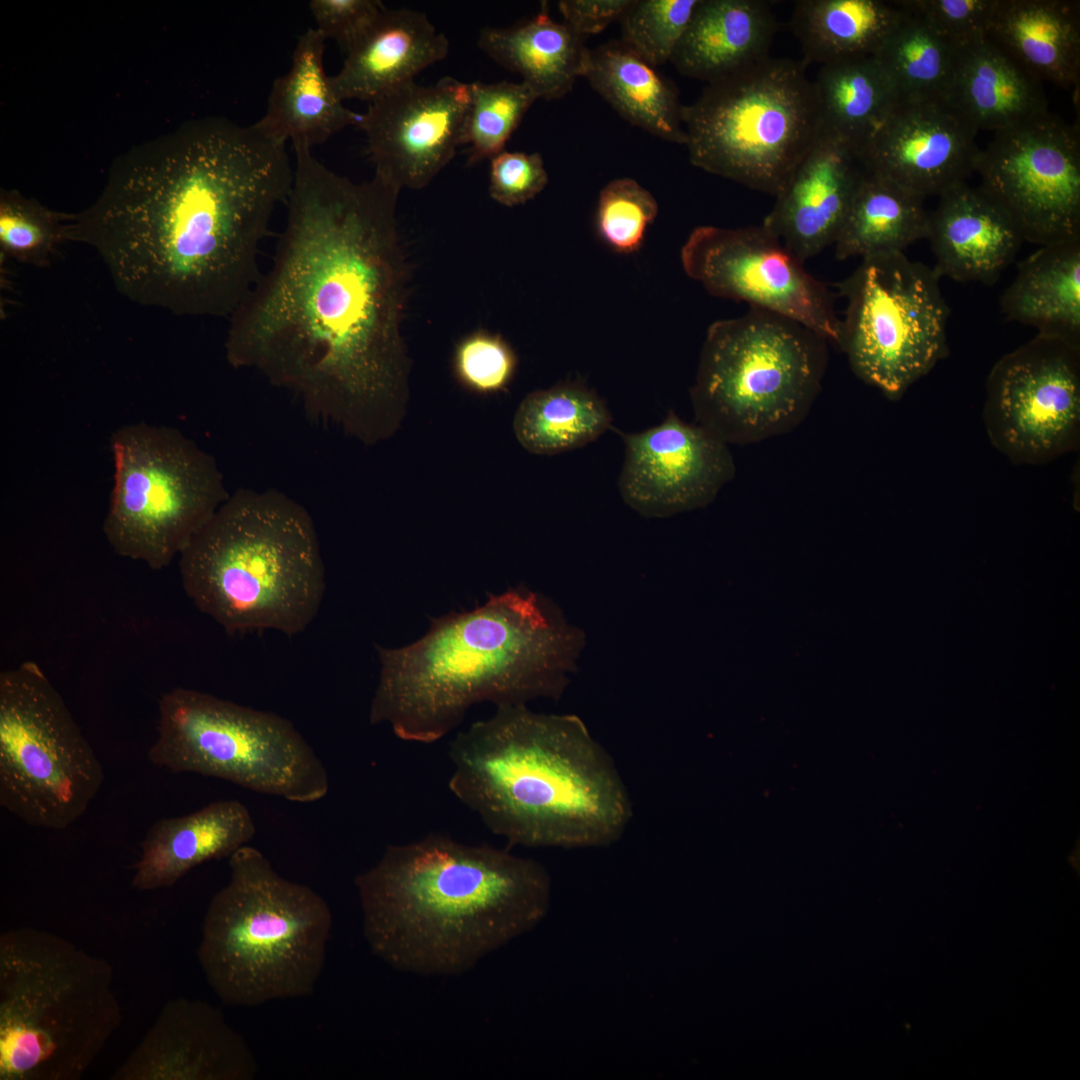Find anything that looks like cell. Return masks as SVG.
<instances>
[{
	"mask_svg": "<svg viewBox=\"0 0 1080 1080\" xmlns=\"http://www.w3.org/2000/svg\"><path fill=\"white\" fill-rule=\"evenodd\" d=\"M294 151L284 230L270 269L228 318L225 357L374 445L399 430L410 396L401 189L375 173L354 182L310 148Z\"/></svg>",
	"mask_w": 1080,
	"mask_h": 1080,
	"instance_id": "6da1fadb",
	"label": "cell"
},
{
	"mask_svg": "<svg viewBox=\"0 0 1080 1080\" xmlns=\"http://www.w3.org/2000/svg\"><path fill=\"white\" fill-rule=\"evenodd\" d=\"M293 174L285 143L255 123L193 119L118 156L97 199L69 213L68 240L94 249L133 302L229 318L262 274Z\"/></svg>",
	"mask_w": 1080,
	"mask_h": 1080,
	"instance_id": "7a4b0ae2",
	"label": "cell"
},
{
	"mask_svg": "<svg viewBox=\"0 0 1080 1080\" xmlns=\"http://www.w3.org/2000/svg\"><path fill=\"white\" fill-rule=\"evenodd\" d=\"M584 646V632L541 593L518 586L490 594L470 611L430 617L428 631L408 645L376 646L380 672L369 721L429 744L477 703L559 700Z\"/></svg>",
	"mask_w": 1080,
	"mask_h": 1080,
	"instance_id": "3957f363",
	"label": "cell"
},
{
	"mask_svg": "<svg viewBox=\"0 0 1080 1080\" xmlns=\"http://www.w3.org/2000/svg\"><path fill=\"white\" fill-rule=\"evenodd\" d=\"M365 940L392 968L456 976L533 929L551 878L538 861L430 833L388 845L354 880Z\"/></svg>",
	"mask_w": 1080,
	"mask_h": 1080,
	"instance_id": "277c9868",
	"label": "cell"
},
{
	"mask_svg": "<svg viewBox=\"0 0 1080 1080\" xmlns=\"http://www.w3.org/2000/svg\"><path fill=\"white\" fill-rule=\"evenodd\" d=\"M449 757L450 791L507 849L607 847L632 820L613 757L577 715L499 705L457 734Z\"/></svg>",
	"mask_w": 1080,
	"mask_h": 1080,
	"instance_id": "5b68a950",
	"label": "cell"
},
{
	"mask_svg": "<svg viewBox=\"0 0 1080 1080\" xmlns=\"http://www.w3.org/2000/svg\"><path fill=\"white\" fill-rule=\"evenodd\" d=\"M178 566L186 595L229 634L297 635L316 618L326 588L314 521L276 488L231 493Z\"/></svg>",
	"mask_w": 1080,
	"mask_h": 1080,
	"instance_id": "8992f818",
	"label": "cell"
},
{
	"mask_svg": "<svg viewBox=\"0 0 1080 1080\" xmlns=\"http://www.w3.org/2000/svg\"><path fill=\"white\" fill-rule=\"evenodd\" d=\"M228 865V882L210 900L197 951L209 986L233 1007L311 995L333 925L326 900L282 877L250 844Z\"/></svg>",
	"mask_w": 1080,
	"mask_h": 1080,
	"instance_id": "52a82bcc",
	"label": "cell"
},
{
	"mask_svg": "<svg viewBox=\"0 0 1080 1080\" xmlns=\"http://www.w3.org/2000/svg\"><path fill=\"white\" fill-rule=\"evenodd\" d=\"M121 1021L108 961L37 928L0 935V1080H79Z\"/></svg>",
	"mask_w": 1080,
	"mask_h": 1080,
	"instance_id": "ba28073f",
	"label": "cell"
},
{
	"mask_svg": "<svg viewBox=\"0 0 1080 1080\" xmlns=\"http://www.w3.org/2000/svg\"><path fill=\"white\" fill-rule=\"evenodd\" d=\"M827 344L806 326L754 307L714 322L690 389L696 423L737 445L794 430L821 390Z\"/></svg>",
	"mask_w": 1080,
	"mask_h": 1080,
	"instance_id": "9c48e42d",
	"label": "cell"
},
{
	"mask_svg": "<svg viewBox=\"0 0 1080 1080\" xmlns=\"http://www.w3.org/2000/svg\"><path fill=\"white\" fill-rule=\"evenodd\" d=\"M805 68L769 56L707 84L682 108L690 162L776 197L824 133Z\"/></svg>",
	"mask_w": 1080,
	"mask_h": 1080,
	"instance_id": "30bf717a",
	"label": "cell"
},
{
	"mask_svg": "<svg viewBox=\"0 0 1080 1080\" xmlns=\"http://www.w3.org/2000/svg\"><path fill=\"white\" fill-rule=\"evenodd\" d=\"M150 762L174 774L214 777L251 791L311 803L329 791L327 770L287 718L195 689L158 702Z\"/></svg>",
	"mask_w": 1080,
	"mask_h": 1080,
	"instance_id": "8fae6325",
	"label": "cell"
},
{
	"mask_svg": "<svg viewBox=\"0 0 1080 1080\" xmlns=\"http://www.w3.org/2000/svg\"><path fill=\"white\" fill-rule=\"evenodd\" d=\"M110 439L104 535L117 555L164 569L231 493L214 456L177 428L132 423Z\"/></svg>",
	"mask_w": 1080,
	"mask_h": 1080,
	"instance_id": "7c38bea8",
	"label": "cell"
},
{
	"mask_svg": "<svg viewBox=\"0 0 1080 1080\" xmlns=\"http://www.w3.org/2000/svg\"><path fill=\"white\" fill-rule=\"evenodd\" d=\"M102 764L43 669L0 673V805L28 826L61 831L88 809Z\"/></svg>",
	"mask_w": 1080,
	"mask_h": 1080,
	"instance_id": "4fadbf2b",
	"label": "cell"
},
{
	"mask_svg": "<svg viewBox=\"0 0 1080 1080\" xmlns=\"http://www.w3.org/2000/svg\"><path fill=\"white\" fill-rule=\"evenodd\" d=\"M940 278L896 252L861 259L839 285L846 311L838 348L854 374L890 400L948 354L949 307Z\"/></svg>",
	"mask_w": 1080,
	"mask_h": 1080,
	"instance_id": "5bb4252c",
	"label": "cell"
},
{
	"mask_svg": "<svg viewBox=\"0 0 1080 1080\" xmlns=\"http://www.w3.org/2000/svg\"><path fill=\"white\" fill-rule=\"evenodd\" d=\"M989 440L1017 464L1075 450L1080 434V344L1037 334L1002 356L986 381Z\"/></svg>",
	"mask_w": 1080,
	"mask_h": 1080,
	"instance_id": "9a60e30c",
	"label": "cell"
},
{
	"mask_svg": "<svg viewBox=\"0 0 1080 1080\" xmlns=\"http://www.w3.org/2000/svg\"><path fill=\"white\" fill-rule=\"evenodd\" d=\"M980 188L1040 246L1080 237L1078 129L1046 112L993 133L980 150Z\"/></svg>",
	"mask_w": 1080,
	"mask_h": 1080,
	"instance_id": "2e32d148",
	"label": "cell"
},
{
	"mask_svg": "<svg viewBox=\"0 0 1080 1080\" xmlns=\"http://www.w3.org/2000/svg\"><path fill=\"white\" fill-rule=\"evenodd\" d=\"M681 262L710 294L792 319L838 347L833 294L762 224L699 226L684 243Z\"/></svg>",
	"mask_w": 1080,
	"mask_h": 1080,
	"instance_id": "e0dca14e",
	"label": "cell"
},
{
	"mask_svg": "<svg viewBox=\"0 0 1080 1080\" xmlns=\"http://www.w3.org/2000/svg\"><path fill=\"white\" fill-rule=\"evenodd\" d=\"M616 431L625 446L619 491L625 503L644 517H669L705 507L735 476L729 444L673 411L647 430Z\"/></svg>",
	"mask_w": 1080,
	"mask_h": 1080,
	"instance_id": "ac0fdd59",
	"label": "cell"
},
{
	"mask_svg": "<svg viewBox=\"0 0 1080 1080\" xmlns=\"http://www.w3.org/2000/svg\"><path fill=\"white\" fill-rule=\"evenodd\" d=\"M469 84L444 77L435 84L405 83L371 101L358 127L365 133L375 174L400 189H421L463 145Z\"/></svg>",
	"mask_w": 1080,
	"mask_h": 1080,
	"instance_id": "d6986e66",
	"label": "cell"
},
{
	"mask_svg": "<svg viewBox=\"0 0 1080 1080\" xmlns=\"http://www.w3.org/2000/svg\"><path fill=\"white\" fill-rule=\"evenodd\" d=\"M977 132L945 99L898 98L859 159L923 198L939 196L976 171Z\"/></svg>",
	"mask_w": 1080,
	"mask_h": 1080,
	"instance_id": "ffe728a7",
	"label": "cell"
},
{
	"mask_svg": "<svg viewBox=\"0 0 1080 1080\" xmlns=\"http://www.w3.org/2000/svg\"><path fill=\"white\" fill-rule=\"evenodd\" d=\"M245 1038L209 1002L177 997L162 1007L111 1080H253Z\"/></svg>",
	"mask_w": 1080,
	"mask_h": 1080,
	"instance_id": "44dd1931",
	"label": "cell"
},
{
	"mask_svg": "<svg viewBox=\"0 0 1080 1080\" xmlns=\"http://www.w3.org/2000/svg\"><path fill=\"white\" fill-rule=\"evenodd\" d=\"M863 171L847 143L823 133L776 196L762 225L805 263L835 243Z\"/></svg>",
	"mask_w": 1080,
	"mask_h": 1080,
	"instance_id": "7402d4cb",
	"label": "cell"
},
{
	"mask_svg": "<svg viewBox=\"0 0 1080 1080\" xmlns=\"http://www.w3.org/2000/svg\"><path fill=\"white\" fill-rule=\"evenodd\" d=\"M938 197L926 235L934 270L955 281L993 284L1024 242L1018 228L980 187L963 182Z\"/></svg>",
	"mask_w": 1080,
	"mask_h": 1080,
	"instance_id": "603a6c76",
	"label": "cell"
},
{
	"mask_svg": "<svg viewBox=\"0 0 1080 1080\" xmlns=\"http://www.w3.org/2000/svg\"><path fill=\"white\" fill-rule=\"evenodd\" d=\"M447 37L428 17L411 9L386 8L346 51L340 71L330 76L341 100L371 101L411 81L443 60Z\"/></svg>",
	"mask_w": 1080,
	"mask_h": 1080,
	"instance_id": "cb8c5ba5",
	"label": "cell"
},
{
	"mask_svg": "<svg viewBox=\"0 0 1080 1080\" xmlns=\"http://www.w3.org/2000/svg\"><path fill=\"white\" fill-rule=\"evenodd\" d=\"M255 834L254 819L238 800H218L190 814L160 819L141 842L132 886L138 891L171 887L202 863L229 858Z\"/></svg>",
	"mask_w": 1080,
	"mask_h": 1080,
	"instance_id": "d4e9b609",
	"label": "cell"
},
{
	"mask_svg": "<svg viewBox=\"0 0 1080 1080\" xmlns=\"http://www.w3.org/2000/svg\"><path fill=\"white\" fill-rule=\"evenodd\" d=\"M776 31L769 2L699 0L670 61L709 84L768 58Z\"/></svg>",
	"mask_w": 1080,
	"mask_h": 1080,
	"instance_id": "484cf974",
	"label": "cell"
},
{
	"mask_svg": "<svg viewBox=\"0 0 1080 1080\" xmlns=\"http://www.w3.org/2000/svg\"><path fill=\"white\" fill-rule=\"evenodd\" d=\"M325 38L316 28L299 36L287 73L276 78L264 115L255 123L266 135L293 147L326 142L361 114L347 108L335 94L324 69Z\"/></svg>",
	"mask_w": 1080,
	"mask_h": 1080,
	"instance_id": "4316f807",
	"label": "cell"
},
{
	"mask_svg": "<svg viewBox=\"0 0 1080 1080\" xmlns=\"http://www.w3.org/2000/svg\"><path fill=\"white\" fill-rule=\"evenodd\" d=\"M986 37L1040 82L1078 86L1079 1L998 0Z\"/></svg>",
	"mask_w": 1080,
	"mask_h": 1080,
	"instance_id": "83f0119b",
	"label": "cell"
},
{
	"mask_svg": "<svg viewBox=\"0 0 1080 1080\" xmlns=\"http://www.w3.org/2000/svg\"><path fill=\"white\" fill-rule=\"evenodd\" d=\"M944 99L977 131L994 133L1048 112L1041 82L986 35L962 46Z\"/></svg>",
	"mask_w": 1080,
	"mask_h": 1080,
	"instance_id": "f1b7e54d",
	"label": "cell"
},
{
	"mask_svg": "<svg viewBox=\"0 0 1080 1080\" xmlns=\"http://www.w3.org/2000/svg\"><path fill=\"white\" fill-rule=\"evenodd\" d=\"M478 46L496 63L518 73L545 100L563 97L578 77H584L590 51L583 37L550 18L546 3L527 21L482 29Z\"/></svg>",
	"mask_w": 1080,
	"mask_h": 1080,
	"instance_id": "f546056e",
	"label": "cell"
},
{
	"mask_svg": "<svg viewBox=\"0 0 1080 1080\" xmlns=\"http://www.w3.org/2000/svg\"><path fill=\"white\" fill-rule=\"evenodd\" d=\"M1009 321L1080 344V237L1040 246L1000 299Z\"/></svg>",
	"mask_w": 1080,
	"mask_h": 1080,
	"instance_id": "4dcf8cb0",
	"label": "cell"
},
{
	"mask_svg": "<svg viewBox=\"0 0 1080 1080\" xmlns=\"http://www.w3.org/2000/svg\"><path fill=\"white\" fill-rule=\"evenodd\" d=\"M584 77L625 120L663 140L684 144L678 91L621 41L590 50Z\"/></svg>",
	"mask_w": 1080,
	"mask_h": 1080,
	"instance_id": "1f68e13d",
	"label": "cell"
},
{
	"mask_svg": "<svg viewBox=\"0 0 1080 1080\" xmlns=\"http://www.w3.org/2000/svg\"><path fill=\"white\" fill-rule=\"evenodd\" d=\"M903 13L896 1L800 0L790 24L802 47L803 63L824 65L873 56Z\"/></svg>",
	"mask_w": 1080,
	"mask_h": 1080,
	"instance_id": "d6a6232c",
	"label": "cell"
},
{
	"mask_svg": "<svg viewBox=\"0 0 1080 1080\" xmlns=\"http://www.w3.org/2000/svg\"><path fill=\"white\" fill-rule=\"evenodd\" d=\"M925 198L901 185L863 171L841 231L834 243L839 260L903 252L926 238Z\"/></svg>",
	"mask_w": 1080,
	"mask_h": 1080,
	"instance_id": "836d02e7",
	"label": "cell"
},
{
	"mask_svg": "<svg viewBox=\"0 0 1080 1080\" xmlns=\"http://www.w3.org/2000/svg\"><path fill=\"white\" fill-rule=\"evenodd\" d=\"M813 85L824 133L847 143L858 156L898 99L873 56L821 65Z\"/></svg>",
	"mask_w": 1080,
	"mask_h": 1080,
	"instance_id": "e575fe53",
	"label": "cell"
},
{
	"mask_svg": "<svg viewBox=\"0 0 1080 1080\" xmlns=\"http://www.w3.org/2000/svg\"><path fill=\"white\" fill-rule=\"evenodd\" d=\"M611 424L612 414L595 391L565 381L526 395L514 414L513 431L528 452L555 455L595 441Z\"/></svg>",
	"mask_w": 1080,
	"mask_h": 1080,
	"instance_id": "d590c367",
	"label": "cell"
},
{
	"mask_svg": "<svg viewBox=\"0 0 1080 1080\" xmlns=\"http://www.w3.org/2000/svg\"><path fill=\"white\" fill-rule=\"evenodd\" d=\"M902 9L901 19L873 57L898 98L944 99L963 45L941 34L920 15Z\"/></svg>",
	"mask_w": 1080,
	"mask_h": 1080,
	"instance_id": "8d00e7d4",
	"label": "cell"
},
{
	"mask_svg": "<svg viewBox=\"0 0 1080 1080\" xmlns=\"http://www.w3.org/2000/svg\"><path fill=\"white\" fill-rule=\"evenodd\" d=\"M469 105L463 145H468V165L491 159L505 144L525 113L538 100L524 82L469 83Z\"/></svg>",
	"mask_w": 1080,
	"mask_h": 1080,
	"instance_id": "74e56055",
	"label": "cell"
},
{
	"mask_svg": "<svg viewBox=\"0 0 1080 1080\" xmlns=\"http://www.w3.org/2000/svg\"><path fill=\"white\" fill-rule=\"evenodd\" d=\"M69 214L55 212L16 189L0 190V252L18 263L46 267L68 241Z\"/></svg>",
	"mask_w": 1080,
	"mask_h": 1080,
	"instance_id": "f35d334b",
	"label": "cell"
},
{
	"mask_svg": "<svg viewBox=\"0 0 1080 1080\" xmlns=\"http://www.w3.org/2000/svg\"><path fill=\"white\" fill-rule=\"evenodd\" d=\"M699 0H633L622 17V40L656 67L670 61Z\"/></svg>",
	"mask_w": 1080,
	"mask_h": 1080,
	"instance_id": "ab89813d",
	"label": "cell"
},
{
	"mask_svg": "<svg viewBox=\"0 0 1080 1080\" xmlns=\"http://www.w3.org/2000/svg\"><path fill=\"white\" fill-rule=\"evenodd\" d=\"M657 214L658 204L648 190L633 179H615L600 191L596 229L615 252L630 254L640 248Z\"/></svg>",
	"mask_w": 1080,
	"mask_h": 1080,
	"instance_id": "60d3db41",
	"label": "cell"
},
{
	"mask_svg": "<svg viewBox=\"0 0 1080 1080\" xmlns=\"http://www.w3.org/2000/svg\"><path fill=\"white\" fill-rule=\"evenodd\" d=\"M517 368V357L499 334L477 330L462 338L453 355V370L467 390L490 395L504 391Z\"/></svg>",
	"mask_w": 1080,
	"mask_h": 1080,
	"instance_id": "b9f144b4",
	"label": "cell"
},
{
	"mask_svg": "<svg viewBox=\"0 0 1080 1080\" xmlns=\"http://www.w3.org/2000/svg\"><path fill=\"white\" fill-rule=\"evenodd\" d=\"M941 34L965 45L986 35L998 0H898Z\"/></svg>",
	"mask_w": 1080,
	"mask_h": 1080,
	"instance_id": "7bdbcfd3",
	"label": "cell"
},
{
	"mask_svg": "<svg viewBox=\"0 0 1080 1080\" xmlns=\"http://www.w3.org/2000/svg\"><path fill=\"white\" fill-rule=\"evenodd\" d=\"M547 183L548 173L539 153L503 150L490 159L489 193L501 205L524 204L536 197Z\"/></svg>",
	"mask_w": 1080,
	"mask_h": 1080,
	"instance_id": "ee69618b",
	"label": "cell"
},
{
	"mask_svg": "<svg viewBox=\"0 0 1080 1080\" xmlns=\"http://www.w3.org/2000/svg\"><path fill=\"white\" fill-rule=\"evenodd\" d=\"M316 29L344 50L356 42L385 8L377 0H311Z\"/></svg>",
	"mask_w": 1080,
	"mask_h": 1080,
	"instance_id": "f6af8a7d",
	"label": "cell"
},
{
	"mask_svg": "<svg viewBox=\"0 0 1080 1080\" xmlns=\"http://www.w3.org/2000/svg\"><path fill=\"white\" fill-rule=\"evenodd\" d=\"M633 0H562L559 10L574 33L584 37L621 20Z\"/></svg>",
	"mask_w": 1080,
	"mask_h": 1080,
	"instance_id": "bcb514c9",
	"label": "cell"
}]
</instances>
